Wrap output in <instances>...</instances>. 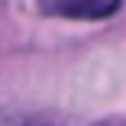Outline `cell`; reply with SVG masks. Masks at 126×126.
<instances>
[{"label":"cell","mask_w":126,"mask_h":126,"mask_svg":"<svg viewBox=\"0 0 126 126\" xmlns=\"http://www.w3.org/2000/svg\"><path fill=\"white\" fill-rule=\"evenodd\" d=\"M45 13L68 19H104L120 10V0H39Z\"/></svg>","instance_id":"6da1fadb"}]
</instances>
